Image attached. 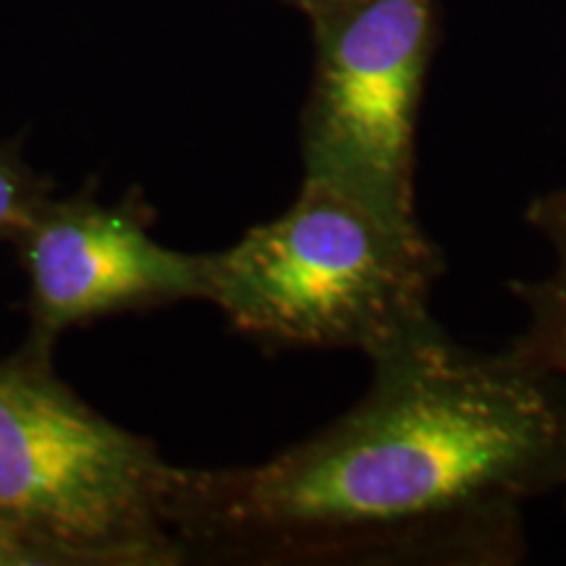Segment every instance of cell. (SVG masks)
<instances>
[{"label": "cell", "mask_w": 566, "mask_h": 566, "mask_svg": "<svg viewBox=\"0 0 566 566\" xmlns=\"http://www.w3.org/2000/svg\"><path fill=\"white\" fill-rule=\"evenodd\" d=\"M352 409L265 462L187 470L184 551L244 564L516 566L566 493V380L436 317L373 354Z\"/></svg>", "instance_id": "6da1fadb"}, {"label": "cell", "mask_w": 566, "mask_h": 566, "mask_svg": "<svg viewBox=\"0 0 566 566\" xmlns=\"http://www.w3.org/2000/svg\"><path fill=\"white\" fill-rule=\"evenodd\" d=\"M208 292L239 334L273 349L365 354L433 317L446 260L422 223H396L325 184L205 254Z\"/></svg>", "instance_id": "7a4b0ae2"}, {"label": "cell", "mask_w": 566, "mask_h": 566, "mask_svg": "<svg viewBox=\"0 0 566 566\" xmlns=\"http://www.w3.org/2000/svg\"><path fill=\"white\" fill-rule=\"evenodd\" d=\"M184 478L61 384L51 357L0 359V516L66 566L184 562Z\"/></svg>", "instance_id": "3957f363"}, {"label": "cell", "mask_w": 566, "mask_h": 566, "mask_svg": "<svg viewBox=\"0 0 566 566\" xmlns=\"http://www.w3.org/2000/svg\"><path fill=\"white\" fill-rule=\"evenodd\" d=\"M313 80L300 122L302 181L396 223L417 210V134L441 40L436 0H331L307 13Z\"/></svg>", "instance_id": "277c9868"}, {"label": "cell", "mask_w": 566, "mask_h": 566, "mask_svg": "<svg viewBox=\"0 0 566 566\" xmlns=\"http://www.w3.org/2000/svg\"><path fill=\"white\" fill-rule=\"evenodd\" d=\"M30 275V349L51 357L63 331L122 310L202 300L205 254L176 252L153 239L124 208L92 200H48L17 239Z\"/></svg>", "instance_id": "5b68a950"}, {"label": "cell", "mask_w": 566, "mask_h": 566, "mask_svg": "<svg viewBox=\"0 0 566 566\" xmlns=\"http://www.w3.org/2000/svg\"><path fill=\"white\" fill-rule=\"evenodd\" d=\"M525 223L546 244L548 268L530 279L506 283L525 315L512 344L533 363L566 380V181L533 197Z\"/></svg>", "instance_id": "8992f818"}, {"label": "cell", "mask_w": 566, "mask_h": 566, "mask_svg": "<svg viewBox=\"0 0 566 566\" xmlns=\"http://www.w3.org/2000/svg\"><path fill=\"white\" fill-rule=\"evenodd\" d=\"M48 200V184L17 153L0 147V239L17 242Z\"/></svg>", "instance_id": "52a82bcc"}, {"label": "cell", "mask_w": 566, "mask_h": 566, "mask_svg": "<svg viewBox=\"0 0 566 566\" xmlns=\"http://www.w3.org/2000/svg\"><path fill=\"white\" fill-rule=\"evenodd\" d=\"M0 566H66L63 558L0 516Z\"/></svg>", "instance_id": "ba28073f"}, {"label": "cell", "mask_w": 566, "mask_h": 566, "mask_svg": "<svg viewBox=\"0 0 566 566\" xmlns=\"http://www.w3.org/2000/svg\"><path fill=\"white\" fill-rule=\"evenodd\" d=\"M283 3H286V6H292V9L302 11L304 17H307V13H313L315 9H321V6L331 3V0H283Z\"/></svg>", "instance_id": "9c48e42d"}]
</instances>
